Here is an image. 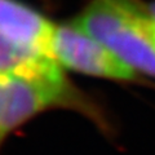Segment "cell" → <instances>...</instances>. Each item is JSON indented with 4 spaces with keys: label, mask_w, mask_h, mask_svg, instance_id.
Listing matches in <instances>:
<instances>
[{
    "label": "cell",
    "mask_w": 155,
    "mask_h": 155,
    "mask_svg": "<svg viewBox=\"0 0 155 155\" xmlns=\"http://www.w3.org/2000/svg\"><path fill=\"white\" fill-rule=\"evenodd\" d=\"M137 74L155 78V19L138 0H91L74 19Z\"/></svg>",
    "instance_id": "1"
},
{
    "label": "cell",
    "mask_w": 155,
    "mask_h": 155,
    "mask_svg": "<svg viewBox=\"0 0 155 155\" xmlns=\"http://www.w3.org/2000/svg\"><path fill=\"white\" fill-rule=\"evenodd\" d=\"M72 102V89L54 58L23 70H0V146L39 113Z\"/></svg>",
    "instance_id": "2"
},
{
    "label": "cell",
    "mask_w": 155,
    "mask_h": 155,
    "mask_svg": "<svg viewBox=\"0 0 155 155\" xmlns=\"http://www.w3.org/2000/svg\"><path fill=\"white\" fill-rule=\"evenodd\" d=\"M52 53L61 67L80 74L133 81L137 72L72 21L56 26Z\"/></svg>",
    "instance_id": "3"
},
{
    "label": "cell",
    "mask_w": 155,
    "mask_h": 155,
    "mask_svg": "<svg viewBox=\"0 0 155 155\" xmlns=\"http://www.w3.org/2000/svg\"><path fill=\"white\" fill-rule=\"evenodd\" d=\"M56 25L17 0H0V39L22 51L51 56ZM54 58V57H53Z\"/></svg>",
    "instance_id": "4"
},
{
    "label": "cell",
    "mask_w": 155,
    "mask_h": 155,
    "mask_svg": "<svg viewBox=\"0 0 155 155\" xmlns=\"http://www.w3.org/2000/svg\"><path fill=\"white\" fill-rule=\"evenodd\" d=\"M149 11H150V13H151V16L155 18V2L149 4Z\"/></svg>",
    "instance_id": "5"
}]
</instances>
